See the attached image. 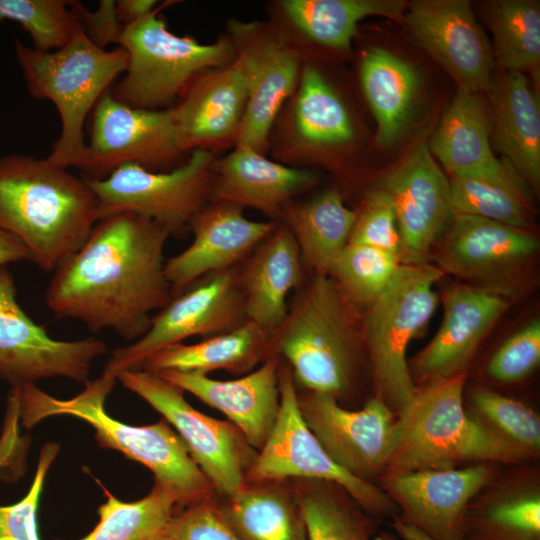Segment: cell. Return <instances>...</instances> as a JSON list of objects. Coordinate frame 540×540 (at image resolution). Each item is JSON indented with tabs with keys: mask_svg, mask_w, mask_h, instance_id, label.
I'll return each mask as SVG.
<instances>
[{
	"mask_svg": "<svg viewBox=\"0 0 540 540\" xmlns=\"http://www.w3.org/2000/svg\"><path fill=\"white\" fill-rule=\"evenodd\" d=\"M171 232L132 212L101 217L82 246L53 274L47 307L92 332L112 329L137 340L149 329L151 313L172 298L164 272Z\"/></svg>",
	"mask_w": 540,
	"mask_h": 540,
	"instance_id": "cell-1",
	"label": "cell"
},
{
	"mask_svg": "<svg viewBox=\"0 0 540 540\" xmlns=\"http://www.w3.org/2000/svg\"><path fill=\"white\" fill-rule=\"evenodd\" d=\"M99 219L98 199L84 177L47 157H0V226L41 270L54 272L70 258Z\"/></svg>",
	"mask_w": 540,
	"mask_h": 540,
	"instance_id": "cell-2",
	"label": "cell"
},
{
	"mask_svg": "<svg viewBox=\"0 0 540 540\" xmlns=\"http://www.w3.org/2000/svg\"><path fill=\"white\" fill-rule=\"evenodd\" d=\"M117 378L102 374L88 380L84 389L70 399H57L36 384L13 386L23 427L30 429L52 416H72L95 430V438L103 448L121 452L154 475L155 483L168 490L178 510L211 497L214 488L191 457L185 443L162 419L157 423L133 426L112 418L105 410V401Z\"/></svg>",
	"mask_w": 540,
	"mask_h": 540,
	"instance_id": "cell-3",
	"label": "cell"
},
{
	"mask_svg": "<svg viewBox=\"0 0 540 540\" xmlns=\"http://www.w3.org/2000/svg\"><path fill=\"white\" fill-rule=\"evenodd\" d=\"M270 352L287 361L295 384L339 400L365 353L363 313L331 276L313 274L295 291Z\"/></svg>",
	"mask_w": 540,
	"mask_h": 540,
	"instance_id": "cell-4",
	"label": "cell"
},
{
	"mask_svg": "<svg viewBox=\"0 0 540 540\" xmlns=\"http://www.w3.org/2000/svg\"><path fill=\"white\" fill-rule=\"evenodd\" d=\"M466 372L417 387L397 414L395 440L382 477L458 468L462 463L523 465L531 460L479 425L464 402Z\"/></svg>",
	"mask_w": 540,
	"mask_h": 540,
	"instance_id": "cell-5",
	"label": "cell"
},
{
	"mask_svg": "<svg viewBox=\"0 0 540 540\" xmlns=\"http://www.w3.org/2000/svg\"><path fill=\"white\" fill-rule=\"evenodd\" d=\"M15 55L28 93L56 107L61 130L47 158L64 168H81L87 154L84 124L99 99L128 65L122 48L96 46L78 31L64 47L42 52L15 41Z\"/></svg>",
	"mask_w": 540,
	"mask_h": 540,
	"instance_id": "cell-6",
	"label": "cell"
},
{
	"mask_svg": "<svg viewBox=\"0 0 540 540\" xmlns=\"http://www.w3.org/2000/svg\"><path fill=\"white\" fill-rule=\"evenodd\" d=\"M444 276L436 265H402L363 313L365 353L372 369L374 396L394 413L412 400L417 386L407 360L410 342L435 312V284Z\"/></svg>",
	"mask_w": 540,
	"mask_h": 540,
	"instance_id": "cell-7",
	"label": "cell"
},
{
	"mask_svg": "<svg viewBox=\"0 0 540 540\" xmlns=\"http://www.w3.org/2000/svg\"><path fill=\"white\" fill-rule=\"evenodd\" d=\"M118 44L128 55V65L110 94L146 110L166 109L197 75L228 65L236 57L230 38L202 44L188 35H176L156 10L125 26Z\"/></svg>",
	"mask_w": 540,
	"mask_h": 540,
	"instance_id": "cell-8",
	"label": "cell"
},
{
	"mask_svg": "<svg viewBox=\"0 0 540 540\" xmlns=\"http://www.w3.org/2000/svg\"><path fill=\"white\" fill-rule=\"evenodd\" d=\"M280 408L275 424L246 473V483L285 479L323 480L339 485L372 518H395L398 508L376 484L338 466L306 425L290 366L279 369Z\"/></svg>",
	"mask_w": 540,
	"mask_h": 540,
	"instance_id": "cell-9",
	"label": "cell"
},
{
	"mask_svg": "<svg viewBox=\"0 0 540 540\" xmlns=\"http://www.w3.org/2000/svg\"><path fill=\"white\" fill-rule=\"evenodd\" d=\"M117 380L174 428L214 490L229 497L245 486L246 473L257 453L231 422L195 409L185 399L183 390L159 374L125 370Z\"/></svg>",
	"mask_w": 540,
	"mask_h": 540,
	"instance_id": "cell-10",
	"label": "cell"
},
{
	"mask_svg": "<svg viewBox=\"0 0 540 540\" xmlns=\"http://www.w3.org/2000/svg\"><path fill=\"white\" fill-rule=\"evenodd\" d=\"M213 162L211 150L195 149L171 170L125 164L101 180L85 179L98 199L100 218L132 212L178 234L209 201Z\"/></svg>",
	"mask_w": 540,
	"mask_h": 540,
	"instance_id": "cell-11",
	"label": "cell"
},
{
	"mask_svg": "<svg viewBox=\"0 0 540 540\" xmlns=\"http://www.w3.org/2000/svg\"><path fill=\"white\" fill-rule=\"evenodd\" d=\"M238 267L209 273L173 295L143 336L112 351L102 374L117 378L125 370L140 369L147 357L165 347L193 336L221 334L247 321Z\"/></svg>",
	"mask_w": 540,
	"mask_h": 540,
	"instance_id": "cell-12",
	"label": "cell"
},
{
	"mask_svg": "<svg viewBox=\"0 0 540 540\" xmlns=\"http://www.w3.org/2000/svg\"><path fill=\"white\" fill-rule=\"evenodd\" d=\"M14 278L0 267V379L11 387L53 377L86 383L95 360L107 354L97 338L56 340L17 301Z\"/></svg>",
	"mask_w": 540,
	"mask_h": 540,
	"instance_id": "cell-13",
	"label": "cell"
},
{
	"mask_svg": "<svg viewBox=\"0 0 540 540\" xmlns=\"http://www.w3.org/2000/svg\"><path fill=\"white\" fill-rule=\"evenodd\" d=\"M183 153L171 108H134L107 91L93 109L87 154L80 170L89 180H101L125 164L167 171Z\"/></svg>",
	"mask_w": 540,
	"mask_h": 540,
	"instance_id": "cell-14",
	"label": "cell"
},
{
	"mask_svg": "<svg viewBox=\"0 0 540 540\" xmlns=\"http://www.w3.org/2000/svg\"><path fill=\"white\" fill-rule=\"evenodd\" d=\"M538 251V238L530 230L456 213L432 259L444 274L512 296Z\"/></svg>",
	"mask_w": 540,
	"mask_h": 540,
	"instance_id": "cell-15",
	"label": "cell"
},
{
	"mask_svg": "<svg viewBox=\"0 0 540 540\" xmlns=\"http://www.w3.org/2000/svg\"><path fill=\"white\" fill-rule=\"evenodd\" d=\"M298 403L306 425L338 466L373 483L382 477L397 414L381 399L373 396L361 409L349 410L330 394L306 390Z\"/></svg>",
	"mask_w": 540,
	"mask_h": 540,
	"instance_id": "cell-16",
	"label": "cell"
},
{
	"mask_svg": "<svg viewBox=\"0 0 540 540\" xmlns=\"http://www.w3.org/2000/svg\"><path fill=\"white\" fill-rule=\"evenodd\" d=\"M379 188L389 196L396 214L401 264L430 263L433 249L456 213L449 178L432 157L428 143L417 144L384 177Z\"/></svg>",
	"mask_w": 540,
	"mask_h": 540,
	"instance_id": "cell-17",
	"label": "cell"
},
{
	"mask_svg": "<svg viewBox=\"0 0 540 540\" xmlns=\"http://www.w3.org/2000/svg\"><path fill=\"white\" fill-rule=\"evenodd\" d=\"M403 23L415 43L455 79L459 89L493 92V48L469 1H413Z\"/></svg>",
	"mask_w": 540,
	"mask_h": 540,
	"instance_id": "cell-18",
	"label": "cell"
},
{
	"mask_svg": "<svg viewBox=\"0 0 540 540\" xmlns=\"http://www.w3.org/2000/svg\"><path fill=\"white\" fill-rule=\"evenodd\" d=\"M230 32L248 90L234 142L262 153L278 111L298 85L300 60L280 37L256 23L231 22Z\"/></svg>",
	"mask_w": 540,
	"mask_h": 540,
	"instance_id": "cell-19",
	"label": "cell"
},
{
	"mask_svg": "<svg viewBox=\"0 0 540 540\" xmlns=\"http://www.w3.org/2000/svg\"><path fill=\"white\" fill-rule=\"evenodd\" d=\"M500 471L490 462L381 477L377 485L398 508V518L433 540H464L471 499Z\"/></svg>",
	"mask_w": 540,
	"mask_h": 540,
	"instance_id": "cell-20",
	"label": "cell"
},
{
	"mask_svg": "<svg viewBox=\"0 0 540 540\" xmlns=\"http://www.w3.org/2000/svg\"><path fill=\"white\" fill-rule=\"evenodd\" d=\"M500 290L454 284L442 294L443 320L433 339L410 361L411 377L421 385L466 372L477 348L511 305Z\"/></svg>",
	"mask_w": 540,
	"mask_h": 540,
	"instance_id": "cell-21",
	"label": "cell"
},
{
	"mask_svg": "<svg viewBox=\"0 0 540 540\" xmlns=\"http://www.w3.org/2000/svg\"><path fill=\"white\" fill-rule=\"evenodd\" d=\"M278 222L250 220L232 203L206 204L189 223L191 244L165 261L172 296L209 273L240 265Z\"/></svg>",
	"mask_w": 540,
	"mask_h": 540,
	"instance_id": "cell-22",
	"label": "cell"
},
{
	"mask_svg": "<svg viewBox=\"0 0 540 540\" xmlns=\"http://www.w3.org/2000/svg\"><path fill=\"white\" fill-rule=\"evenodd\" d=\"M491 118L479 93L457 90L428 145L450 175L505 185L530 195L527 183L493 153Z\"/></svg>",
	"mask_w": 540,
	"mask_h": 540,
	"instance_id": "cell-23",
	"label": "cell"
},
{
	"mask_svg": "<svg viewBox=\"0 0 540 540\" xmlns=\"http://www.w3.org/2000/svg\"><path fill=\"white\" fill-rule=\"evenodd\" d=\"M281 361L279 355L271 353L258 368L232 380H217L208 375L177 371L159 375L222 412L242 433L248 444L260 450L275 424L280 408Z\"/></svg>",
	"mask_w": 540,
	"mask_h": 540,
	"instance_id": "cell-24",
	"label": "cell"
},
{
	"mask_svg": "<svg viewBox=\"0 0 540 540\" xmlns=\"http://www.w3.org/2000/svg\"><path fill=\"white\" fill-rule=\"evenodd\" d=\"M248 101L244 73L230 64L197 75L171 108L182 152L235 140Z\"/></svg>",
	"mask_w": 540,
	"mask_h": 540,
	"instance_id": "cell-25",
	"label": "cell"
},
{
	"mask_svg": "<svg viewBox=\"0 0 540 540\" xmlns=\"http://www.w3.org/2000/svg\"><path fill=\"white\" fill-rule=\"evenodd\" d=\"M464 540H540V472L535 465L499 471L469 502Z\"/></svg>",
	"mask_w": 540,
	"mask_h": 540,
	"instance_id": "cell-26",
	"label": "cell"
},
{
	"mask_svg": "<svg viewBox=\"0 0 540 540\" xmlns=\"http://www.w3.org/2000/svg\"><path fill=\"white\" fill-rule=\"evenodd\" d=\"M212 170L210 202L253 208L272 221H280L285 205L317 180L310 170L285 166L239 146L214 161Z\"/></svg>",
	"mask_w": 540,
	"mask_h": 540,
	"instance_id": "cell-27",
	"label": "cell"
},
{
	"mask_svg": "<svg viewBox=\"0 0 540 540\" xmlns=\"http://www.w3.org/2000/svg\"><path fill=\"white\" fill-rule=\"evenodd\" d=\"M303 267L292 233L279 221L238 267L247 320L272 337L286 317L289 294L304 283Z\"/></svg>",
	"mask_w": 540,
	"mask_h": 540,
	"instance_id": "cell-28",
	"label": "cell"
},
{
	"mask_svg": "<svg viewBox=\"0 0 540 540\" xmlns=\"http://www.w3.org/2000/svg\"><path fill=\"white\" fill-rule=\"evenodd\" d=\"M490 140L521 178L540 185V106L523 73L510 72L493 90Z\"/></svg>",
	"mask_w": 540,
	"mask_h": 540,
	"instance_id": "cell-29",
	"label": "cell"
},
{
	"mask_svg": "<svg viewBox=\"0 0 540 540\" xmlns=\"http://www.w3.org/2000/svg\"><path fill=\"white\" fill-rule=\"evenodd\" d=\"M271 336L252 321L193 344L165 347L142 363L140 369L160 374L168 371L207 375L216 370L245 375L270 354Z\"/></svg>",
	"mask_w": 540,
	"mask_h": 540,
	"instance_id": "cell-30",
	"label": "cell"
},
{
	"mask_svg": "<svg viewBox=\"0 0 540 540\" xmlns=\"http://www.w3.org/2000/svg\"><path fill=\"white\" fill-rule=\"evenodd\" d=\"M360 81L377 123V142L394 143L412 114L420 86L417 70L394 53L371 47L361 59Z\"/></svg>",
	"mask_w": 540,
	"mask_h": 540,
	"instance_id": "cell-31",
	"label": "cell"
},
{
	"mask_svg": "<svg viewBox=\"0 0 540 540\" xmlns=\"http://www.w3.org/2000/svg\"><path fill=\"white\" fill-rule=\"evenodd\" d=\"M355 220L356 212L344 204L337 189L306 202L290 201L280 218L297 243L303 265L321 275H328L333 260L348 244Z\"/></svg>",
	"mask_w": 540,
	"mask_h": 540,
	"instance_id": "cell-32",
	"label": "cell"
},
{
	"mask_svg": "<svg viewBox=\"0 0 540 540\" xmlns=\"http://www.w3.org/2000/svg\"><path fill=\"white\" fill-rule=\"evenodd\" d=\"M278 482L246 483L219 504L241 540H307L297 498Z\"/></svg>",
	"mask_w": 540,
	"mask_h": 540,
	"instance_id": "cell-33",
	"label": "cell"
},
{
	"mask_svg": "<svg viewBox=\"0 0 540 540\" xmlns=\"http://www.w3.org/2000/svg\"><path fill=\"white\" fill-rule=\"evenodd\" d=\"M290 23L310 40L335 50H349L358 23L368 16L403 22L402 0H284L280 3Z\"/></svg>",
	"mask_w": 540,
	"mask_h": 540,
	"instance_id": "cell-34",
	"label": "cell"
},
{
	"mask_svg": "<svg viewBox=\"0 0 540 540\" xmlns=\"http://www.w3.org/2000/svg\"><path fill=\"white\" fill-rule=\"evenodd\" d=\"M295 495L307 540H374L377 520L339 485L323 480H296Z\"/></svg>",
	"mask_w": 540,
	"mask_h": 540,
	"instance_id": "cell-35",
	"label": "cell"
},
{
	"mask_svg": "<svg viewBox=\"0 0 540 540\" xmlns=\"http://www.w3.org/2000/svg\"><path fill=\"white\" fill-rule=\"evenodd\" d=\"M292 120L297 137L312 147L344 145L354 139L346 106L311 64L300 72Z\"/></svg>",
	"mask_w": 540,
	"mask_h": 540,
	"instance_id": "cell-36",
	"label": "cell"
},
{
	"mask_svg": "<svg viewBox=\"0 0 540 540\" xmlns=\"http://www.w3.org/2000/svg\"><path fill=\"white\" fill-rule=\"evenodd\" d=\"M102 489L106 501L98 508V523L79 540H160L178 511L174 496L156 483L145 497L132 502Z\"/></svg>",
	"mask_w": 540,
	"mask_h": 540,
	"instance_id": "cell-37",
	"label": "cell"
},
{
	"mask_svg": "<svg viewBox=\"0 0 540 540\" xmlns=\"http://www.w3.org/2000/svg\"><path fill=\"white\" fill-rule=\"evenodd\" d=\"M498 64L510 72L537 74L540 64V4L534 0H499L487 5Z\"/></svg>",
	"mask_w": 540,
	"mask_h": 540,
	"instance_id": "cell-38",
	"label": "cell"
},
{
	"mask_svg": "<svg viewBox=\"0 0 540 540\" xmlns=\"http://www.w3.org/2000/svg\"><path fill=\"white\" fill-rule=\"evenodd\" d=\"M466 398L465 408L479 425L531 461L539 457L540 418L529 406L481 385L470 388Z\"/></svg>",
	"mask_w": 540,
	"mask_h": 540,
	"instance_id": "cell-39",
	"label": "cell"
},
{
	"mask_svg": "<svg viewBox=\"0 0 540 540\" xmlns=\"http://www.w3.org/2000/svg\"><path fill=\"white\" fill-rule=\"evenodd\" d=\"M400 266L396 253L348 243L333 260L328 275L360 308L367 307L388 286Z\"/></svg>",
	"mask_w": 540,
	"mask_h": 540,
	"instance_id": "cell-40",
	"label": "cell"
},
{
	"mask_svg": "<svg viewBox=\"0 0 540 540\" xmlns=\"http://www.w3.org/2000/svg\"><path fill=\"white\" fill-rule=\"evenodd\" d=\"M449 184L455 213L529 230L530 195L505 185L453 175Z\"/></svg>",
	"mask_w": 540,
	"mask_h": 540,
	"instance_id": "cell-41",
	"label": "cell"
},
{
	"mask_svg": "<svg viewBox=\"0 0 540 540\" xmlns=\"http://www.w3.org/2000/svg\"><path fill=\"white\" fill-rule=\"evenodd\" d=\"M13 21L30 36L33 48L51 52L82 31L69 0H0V22Z\"/></svg>",
	"mask_w": 540,
	"mask_h": 540,
	"instance_id": "cell-42",
	"label": "cell"
},
{
	"mask_svg": "<svg viewBox=\"0 0 540 540\" xmlns=\"http://www.w3.org/2000/svg\"><path fill=\"white\" fill-rule=\"evenodd\" d=\"M60 451L49 442L39 454L33 481L28 492L18 502L0 506V540H40L37 512L47 473Z\"/></svg>",
	"mask_w": 540,
	"mask_h": 540,
	"instance_id": "cell-43",
	"label": "cell"
},
{
	"mask_svg": "<svg viewBox=\"0 0 540 540\" xmlns=\"http://www.w3.org/2000/svg\"><path fill=\"white\" fill-rule=\"evenodd\" d=\"M540 363V321L534 319L510 336L486 366L491 379L507 384L520 381Z\"/></svg>",
	"mask_w": 540,
	"mask_h": 540,
	"instance_id": "cell-44",
	"label": "cell"
},
{
	"mask_svg": "<svg viewBox=\"0 0 540 540\" xmlns=\"http://www.w3.org/2000/svg\"><path fill=\"white\" fill-rule=\"evenodd\" d=\"M348 243L363 244L399 255L400 234L389 196L379 187L365 198Z\"/></svg>",
	"mask_w": 540,
	"mask_h": 540,
	"instance_id": "cell-45",
	"label": "cell"
},
{
	"mask_svg": "<svg viewBox=\"0 0 540 540\" xmlns=\"http://www.w3.org/2000/svg\"><path fill=\"white\" fill-rule=\"evenodd\" d=\"M165 535L168 540H241L213 496L176 511Z\"/></svg>",
	"mask_w": 540,
	"mask_h": 540,
	"instance_id": "cell-46",
	"label": "cell"
},
{
	"mask_svg": "<svg viewBox=\"0 0 540 540\" xmlns=\"http://www.w3.org/2000/svg\"><path fill=\"white\" fill-rule=\"evenodd\" d=\"M83 33L98 47L106 49L111 43L119 42L124 26L116 13V1L101 0L94 11L82 3L70 1Z\"/></svg>",
	"mask_w": 540,
	"mask_h": 540,
	"instance_id": "cell-47",
	"label": "cell"
},
{
	"mask_svg": "<svg viewBox=\"0 0 540 540\" xmlns=\"http://www.w3.org/2000/svg\"><path fill=\"white\" fill-rule=\"evenodd\" d=\"M156 5L155 0H119L116 1V13L125 27L151 14Z\"/></svg>",
	"mask_w": 540,
	"mask_h": 540,
	"instance_id": "cell-48",
	"label": "cell"
},
{
	"mask_svg": "<svg viewBox=\"0 0 540 540\" xmlns=\"http://www.w3.org/2000/svg\"><path fill=\"white\" fill-rule=\"evenodd\" d=\"M22 261H31L27 249L15 236L0 226V267Z\"/></svg>",
	"mask_w": 540,
	"mask_h": 540,
	"instance_id": "cell-49",
	"label": "cell"
},
{
	"mask_svg": "<svg viewBox=\"0 0 540 540\" xmlns=\"http://www.w3.org/2000/svg\"><path fill=\"white\" fill-rule=\"evenodd\" d=\"M392 520L391 527L396 535L390 532H379L374 540H433L419 529L403 523L396 517Z\"/></svg>",
	"mask_w": 540,
	"mask_h": 540,
	"instance_id": "cell-50",
	"label": "cell"
},
{
	"mask_svg": "<svg viewBox=\"0 0 540 540\" xmlns=\"http://www.w3.org/2000/svg\"><path fill=\"white\" fill-rule=\"evenodd\" d=\"M10 454L3 448H0V469L10 463Z\"/></svg>",
	"mask_w": 540,
	"mask_h": 540,
	"instance_id": "cell-51",
	"label": "cell"
},
{
	"mask_svg": "<svg viewBox=\"0 0 540 540\" xmlns=\"http://www.w3.org/2000/svg\"><path fill=\"white\" fill-rule=\"evenodd\" d=\"M160 540H168V539H167V537H166V535H165V536H164L163 538H161Z\"/></svg>",
	"mask_w": 540,
	"mask_h": 540,
	"instance_id": "cell-52",
	"label": "cell"
}]
</instances>
